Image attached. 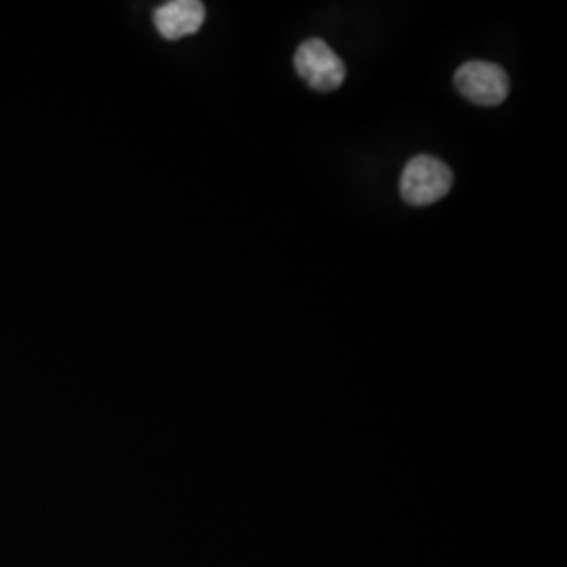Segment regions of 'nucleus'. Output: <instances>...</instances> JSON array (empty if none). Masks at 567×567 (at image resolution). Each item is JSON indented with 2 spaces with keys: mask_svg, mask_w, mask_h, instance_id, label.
Returning <instances> with one entry per match:
<instances>
[{
  "mask_svg": "<svg viewBox=\"0 0 567 567\" xmlns=\"http://www.w3.org/2000/svg\"><path fill=\"white\" fill-rule=\"evenodd\" d=\"M452 171L433 156H416L405 164L400 192L412 206H429L446 196L452 187Z\"/></svg>",
  "mask_w": 567,
  "mask_h": 567,
  "instance_id": "1",
  "label": "nucleus"
},
{
  "mask_svg": "<svg viewBox=\"0 0 567 567\" xmlns=\"http://www.w3.org/2000/svg\"><path fill=\"white\" fill-rule=\"evenodd\" d=\"M458 93L475 105L494 107L507 100L508 76L498 63L489 61H466L454 76Z\"/></svg>",
  "mask_w": 567,
  "mask_h": 567,
  "instance_id": "2",
  "label": "nucleus"
},
{
  "mask_svg": "<svg viewBox=\"0 0 567 567\" xmlns=\"http://www.w3.org/2000/svg\"><path fill=\"white\" fill-rule=\"evenodd\" d=\"M295 70L318 93H332L344 82L343 61L320 39L305 41L297 49Z\"/></svg>",
  "mask_w": 567,
  "mask_h": 567,
  "instance_id": "3",
  "label": "nucleus"
},
{
  "mask_svg": "<svg viewBox=\"0 0 567 567\" xmlns=\"http://www.w3.org/2000/svg\"><path fill=\"white\" fill-rule=\"evenodd\" d=\"M206 20V9L198 0H171L154 11V23L166 41H179L196 34Z\"/></svg>",
  "mask_w": 567,
  "mask_h": 567,
  "instance_id": "4",
  "label": "nucleus"
}]
</instances>
